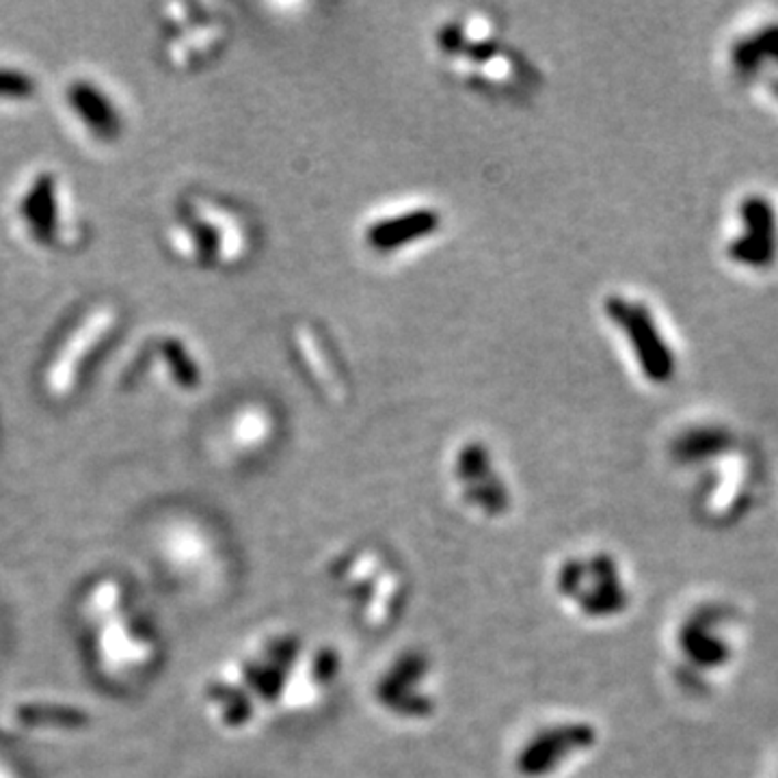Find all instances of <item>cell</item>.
<instances>
[{
	"instance_id": "2",
	"label": "cell",
	"mask_w": 778,
	"mask_h": 778,
	"mask_svg": "<svg viewBox=\"0 0 778 778\" xmlns=\"http://www.w3.org/2000/svg\"><path fill=\"white\" fill-rule=\"evenodd\" d=\"M726 259L746 273H768L778 264V208L766 193H746L735 205V230L724 245Z\"/></svg>"
},
{
	"instance_id": "9",
	"label": "cell",
	"mask_w": 778,
	"mask_h": 778,
	"mask_svg": "<svg viewBox=\"0 0 778 778\" xmlns=\"http://www.w3.org/2000/svg\"><path fill=\"white\" fill-rule=\"evenodd\" d=\"M458 476L469 482V500L489 515H500L509 507L504 487L493 478L489 456L482 448H465L458 458Z\"/></svg>"
},
{
	"instance_id": "14",
	"label": "cell",
	"mask_w": 778,
	"mask_h": 778,
	"mask_svg": "<svg viewBox=\"0 0 778 778\" xmlns=\"http://www.w3.org/2000/svg\"><path fill=\"white\" fill-rule=\"evenodd\" d=\"M13 720L24 729H82L89 722V718L78 710L51 705L15 708Z\"/></svg>"
},
{
	"instance_id": "13",
	"label": "cell",
	"mask_w": 778,
	"mask_h": 778,
	"mask_svg": "<svg viewBox=\"0 0 778 778\" xmlns=\"http://www.w3.org/2000/svg\"><path fill=\"white\" fill-rule=\"evenodd\" d=\"M22 214L37 232L40 238L48 241L51 232L55 230L57 219V201H55V182L51 178H42L33 185L31 193L26 194L22 203Z\"/></svg>"
},
{
	"instance_id": "7",
	"label": "cell",
	"mask_w": 778,
	"mask_h": 778,
	"mask_svg": "<svg viewBox=\"0 0 778 778\" xmlns=\"http://www.w3.org/2000/svg\"><path fill=\"white\" fill-rule=\"evenodd\" d=\"M679 647L699 668H722L731 659V643L722 634V619L712 610L692 614L679 630Z\"/></svg>"
},
{
	"instance_id": "15",
	"label": "cell",
	"mask_w": 778,
	"mask_h": 778,
	"mask_svg": "<svg viewBox=\"0 0 778 778\" xmlns=\"http://www.w3.org/2000/svg\"><path fill=\"white\" fill-rule=\"evenodd\" d=\"M288 670L264 655L262 662H249L245 666V681L247 686L264 701H275L281 697L286 686Z\"/></svg>"
},
{
	"instance_id": "8",
	"label": "cell",
	"mask_w": 778,
	"mask_h": 778,
	"mask_svg": "<svg viewBox=\"0 0 778 778\" xmlns=\"http://www.w3.org/2000/svg\"><path fill=\"white\" fill-rule=\"evenodd\" d=\"M735 444L737 440L731 429L715 422H701L688 426L673 440L670 454L679 465H703L726 456Z\"/></svg>"
},
{
	"instance_id": "11",
	"label": "cell",
	"mask_w": 778,
	"mask_h": 778,
	"mask_svg": "<svg viewBox=\"0 0 778 778\" xmlns=\"http://www.w3.org/2000/svg\"><path fill=\"white\" fill-rule=\"evenodd\" d=\"M437 227V214L431 210H415L400 216H393L384 223H377L368 232V241L373 247L388 252L407 245L413 238H422Z\"/></svg>"
},
{
	"instance_id": "3",
	"label": "cell",
	"mask_w": 778,
	"mask_h": 778,
	"mask_svg": "<svg viewBox=\"0 0 778 778\" xmlns=\"http://www.w3.org/2000/svg\"><path fill=\"white\" fill-rule=\"evenodd\" d=\"M558 588L569 599H576L580 610L590 619L616 616L630 603L621 571L608 554L565 563L558 576Z\"/></svg>"
},
{
	"instance_id": "1",
	"label": "cell",
	"mask_w": 778,
	"mask_h": 778,
	"mask_svg": "<svg viewBox=\"0 0 778 778\" xmlns=\"http://www.w3.org/2000/svg\"><path fill=\"white\" fill-rule=\"evenodd\" d=\"M608 316L625 335L638 370L648 384H673L679 370V357L647 303L627 297H612L608 301Z\"/></svg>"
},
{
	"instance_id": "6",
	"label": "cell",
	"mask_w": 778,
	"mask_h": 778,
	"mask_svg": "<svg viewBox=\"0 0 778 778\" xmlns=\"http://www.w3.org/2000/svg\"><path fill=\"white\" fill-rule=\"evenodd\" d=\"M426 659L420 653L402 655L377 688L379 701L391 712L420 718L431 713V701L418 692V683L426 675Z\"/></svg>"
},
{
	"instance_id": "5",
	"label": "cell",
	"mask_w": 778,
	"mask_h": 778,
	"mask_svg": "<svg viewBox=\"0 0 778 778\" xmlns=\"http://www.w3.org/2000/svg\"><path fill=\"white\" fill-rule=\"evenodd\" d=\"M594 729L584 722L552 726L530 740V744L521 751L518 770L523 777H545L571 755L588 751L594 744Z\"/></svg>"
},
{
	"instance_id": "4",
	"label": "cell",
	"mask_w": 778,
	"mask_h": 778,
	"mask_svg": "<svg viewBox=\"0 0 778 778\" xmlns=\"http://www.w3.org/2000/svg\"><path fill=\"white\" fill-rule=\"evenodd\" d=\"M89 614L98 627V647L102 662L122 670L126 666H138L149 659L152 643L132 634L124 612L120 610V586L115 582H100L89 599Z\"/></svg>"
},
{
	"instance_id": "18",
	"label": "cell",
	"mask_w": 778,
	"mask_h": 778,
	"mask_svg": "<svg viewBox=\"0 0 778 778\" xmlns=\"http://www.w3.org/2000/svg\"><path fill=\"white\" fill-rule=\"evenodd\" d=\"M33 93H35V85L26 74L0 69V98L24 100L31 98Z\"/></svg>"
},
{
	"instance_id": "12",
	"label": "cell",
	"mask_w": 778,
	"mask_h": 778,
	"mask_svg": "<svg viewBox=\"0 0 778 778\" xmlns=\"http://www.w3.org/2000/svg\"><path fill=\"white\" fill-rule=\"evenodd\" d=\"M69 100L74 111L85 120V124L100 136H115L120 132V120L107 96H102L89 82H76L69 89Z\"/></svg>"
},
{
	"instance_id": "16",
	"label": "cell",
	"mask_w": 778,
	"mask_h": 778,
	"mask_svg": "<svg viewBox=\"0 0 778 778\" xmlns=\"http://www.w3.org/2000/svg\"><path fill=\"white\" fill-rule=\"evenodd\" d=\"M212 701L216 703L219 712L223 715V720L230 724V726H238V724H245L249 718H252V701L247 697L245 690H238L230 683H223V686H216L212 690Z\"/></svg>"
},
{
	"instance_id": "10",
	"label": "cell",
	"mask_w": 778,
	"mask_h": 778,
	"mask_svg": "<svg viewBox=\"0 0 778 778\" xmlns=\"http://www.w3.org/2000/svg\"><path fill=\"white\" fill-rule=\"evenodd\" d=\"M731 71L744 82L755 80L768 65L778 67V24H766L733 42L729 55Z\"/></svg>"
},
{
	"instance_id": "19",
	"label": "cell",
	"mask_w": 778,
	"mask_h": 778,
	"mask_svg": "<svg viewBox=\"0 0 778 778\" xmlns=\"http://www.w3.org/2000/svg\"><path fill=\"white\" fill-rule=\"evenodd\" d=\"M314 673H316V677H319L321 681L333 679V675L337 673V657H335L331 651H323V653L316 657Z\"/></svg>"
},
{
	"instance_id": "17",
	"label": "cell",
	"mask_w": 778,
	"mask_h": 778,
	"mask_svg": "<svg viewBox=\"0 0 778 778\" xmlns=\"http://www.w3.org/2000/svg\"><path fill=\"white\" fill-rule=\"evenodd\" d=\"M165 353H167L171 370L176 373V379L185 388H194L197 386V370H194L193 359H189L185 348L178 342H167Z\"/></svg>"
},
{
	"instance_id": "20",
	"label": "cell",
	"mask_w": 778,
	"mask_h": 778,
	"mask_svg": "<svg viewBox=\"0 0 778 778\" xmlns=\"http://www.w3.org/2000/svg\"><path fill=\"white\" fill-rule=\"evenodd\" d=\"M768 89H770V93L775 96V100L778 102V76L768 82Z\"/></svg>"
}]
</instances>
